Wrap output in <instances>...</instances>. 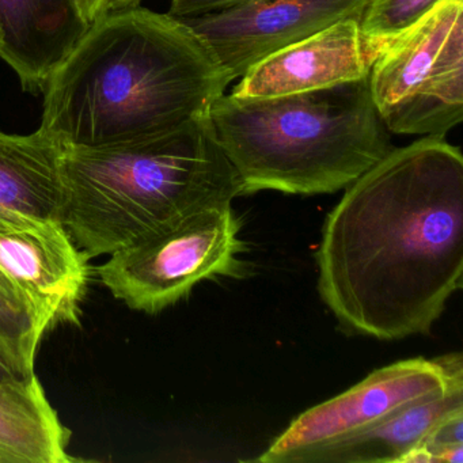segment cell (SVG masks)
<instances>
[{"instance_id":"obj_19","label":"cell","mask_w":463,"mask_h":463,"mask_svg":"<svg viewBox=\"0 0 463 463\" xmlns=\"http://www.w3.org/2000/svg\"><path fill=\"white\" fill-rule=\"evenodd\" d=\"M77 4L80 15L89 26L104 14L105 0H77Z\"/></svg>"},{"instance_id":"obj_9","label":"cell","mask_w":463,"mask_h":463,"mask_svg":"<svg viewBox=\"0 0 463 463\" xmlns=\"http://www.w3.org/2000/svg\"><path fill=\"white\" fill-rule=\"evenodd\" d=\"M368 2L249 0L180 21L207 43L234 80H240L254 64L294 43L345 18L360 20Z\"/></svg>"},{"instance_id":"obj_18","label":"cell","mask_w":463,"mask_h":463,"mask_svg":"<svg viewBox=\"0 0 463 463\" xmlns=\"http://www.w3.org/2000/svg\"><path fill=\"white\" fill-rule=\"evenodd\" d=\"M249 0H170V9L167 14L172 17L191 18L197 15L210 14L235 5L245 4Z\"/></svg>"},{"instance_id":"obj_21","label":"cell","mask_w":463,"mask_h":463,"mask_svg":"<svg viewBox=\"0 0 463 463\" xmlns=\"http://www.w3.org/2000/svg\"><path fill=\"white\" fill-rule=\"evenodd\" d=\"M0 42H2V36H0Z\"/></svg>"},{"instance_id":"obj_6","label":"cell","mask_w":463,"mask_h":463,"mask_svg":"<svg viewBox=\"0 0 463 463\" xmlns=\"http://www.w3.org/2000/svg\"><path fill=\"white\" fill-rule=\"evenodd\" d=\"M390 134L446 137L463 118V0H440L395 37L368 77Z\"/></svg>"},{"instance_id":"obj_7","label":"cell","mask_w":463,"mask_h":463,"mask_svg":"<svg viewBox=\"0 0 463 463\" xmlns=\"http://www.w3.org/2000/svg\"><path fill=\"white\" fill-rule=\"evenodd\" d=\"M459 379H463L459 354L413 357L384 365L340 395L303 411L256 460L302 463L307 455L352 438Z\"/></svg>"},{"instance_id":"obj_16","label":"cell","mask_w":463,"mask_h":463,"mask_svg":"<svg viewBox=\"0 0 463 463\" xmlns=\"http://www.w3.org/2000/svg\"><path fill=\"white\" fill-rule=\"evenodd\" d=\"M43 335L33 317L0 291V338L36 360L37 346Z\"/></svg>"},{"instance_id":"obj_11","label":"cell","mask_w":463,"mask_h":463,"mask_svg":"<svg viewBox=\"0 0 463 463\" xmlns=\"http://www.w3.org/2000/svg\"><path fill=\"white\" fill-rule=\"evenodd\" d=\"M88 29L77 0H0V58L31 93L44 90Z\"/></svg>"},{"instance_id":"obj_3","label":"cell","mask_w":463,"mask_h":463,"mask_svg":"<svg viewBox=\"0 0 463 463\" xmlns=\"http://www.w3.org/2000/svg\"><path fill=\"white\" fill-rule=\"evenodd\" d=\"M61 175V223L91 259L241 196L211 113L140 139L64 147Z\"/></svg>"},{"instance_id":"obj_13","label":"cell","mask_w":463,"mask_h":463,"mask_svg":"<svg viewBox=\"0 0 463 463\" xmlns=\"http://www.w3.org/2000/svg\"><path fill=\"white\" fill-rule=\"evenodd\" d=\"M459 409H463V379L352 438L307 455L302 463H401L439 420Z\"/></svg>"},{"instance_id":"obj_8","label":"cell","mask_w":463,"mask_h":463,"mask_svg":"<svg viewBox=\"0 0 463 463\" xmlns=\"http://www.w3.org/2000/svg\"><path fill=\"white\" fill-rule=\"evenodd\" d=\"M90 259L61 221L0 208V291L33 317L43 335L80 324Z\"/></svg>"},{"instance_id":"obj_15","label":"cell","mask_w":463,"mask_h":463,"mask_svg":"<svg viewBox=\"0 0 463 463\" xmlns=\"http://www.w3.org/2000/svg\"><path fill=\"white\" fill-rule=\"evenodd\" d=\"M439 4L440 0H370L360 17V26L368 36L390 43Z\"/></svg>"},{"instance_id":"obj_12","label":"cell","mask_w":463,"mask_h":463,"mask_svg":"<svg viewBox=\"0 0 463 463\" xmlns=\"http://www.w3.org/2000/svg\"><path fill=\"white\" fill-rule=\"evenodd\" d=\"M63 151L43 128L29 135L0 131V208L61 221Z\"/></svg>"},{"instance_id":"obj_2","label":"cell","mask_w":463,"mask_h":463,"mask_svg":"<svg viewBox=\"0 0 463 463\" xmlns=\"http://www.w3.org/2000/svg\"><path fill=\"white\" fill-rule=\"evenodd\" d=\"M235 80L170 14L137 6L89 26L44 86L40 128L63 147H101L210 115Z\"/></svg>"},{"instance_id":"obj_5","label":"cell","mask_w":463,"mask_h":463,"mask_svg":"<svg viewBox=\"0 0 463 463\" xmlns=\"http://www.w3.org/2000/svg\"><path fill=\"white\" fill-rule=\"evenodd\" d=\"M241 226L232 205L205 208L118 249L97 273L116 299L156 316L202 281L245 278Z\"/></svg>"},{"instance_id":"obj_1","label":"cell","mask_w":463,"mask_h":463,"mask_svg":"<svg viewBox=\"0 0 463 463\" xmlns=\"http://www.w3.org/2000/svg\"><path fill=\"white\" fill-rule=\"evenodd\" d=\"M325 221L318 291L341 329L392 341L428 335L462 288L463 156L446 137L395 148Z\"/></svg>"},{"instance_id":"obj_14","label":"cell","mask_w":463,"mask_h":463,"mask_svg":"<svg viewBox=\"0 0 463 463\" xmlns=\"http://www.w3.org/2000/svg\"><path fill=\"white\" fill-rule=\"evenodd\" d=\"M70 438L36 373L0 382V463L72 462Z\"/></svg>"},{"instance_id":"obj_10","label":"cell","mask_w":463,"mask_h":463,"mask_svg":"<svg viewBox=\"0 0 463 463\" xmlns=\"http://www.w3.org/2000/svg\"><path fill=\"white\" fill-rule=\"evenodd\" d=\"M390 43L365 34L357 18H345L262 59L240 78L232 94L269 99L359 82L370 77Z\"/></svg>"},{"instance_id":"obj_17","label":"cell","mask_w":463,"mask_h":463,"mask_svg":"<svg viewBox=\"0 0 463 463\" xmlns=\"http://www.w3.org/2000/svg\"><path fill=\"white\" fill-rule=\"evenodd\" d=\"M34 373V359L0 338V382L23 381Z\"/></svg>"},{"instance_id":"obj_20","label":"cell","mask_w":463,"mask_h":463,"mask_svg":"<svg viewBox=\"0 0 463 463\" xmlns=\"http://www.w3.org/2000/svg\"><path fill=\"white\" fill-rule=\"evenodd\" d=\"M140 2H142V0H105L104 14L139 6Z\"/></svg>"},{"instance_id":"obj_4","label":"cell","mask_w":463,"mask_h":463,"mask_svg":"<svg viewBox=\"0 0 463 463\" xmlns=\"http://www.w3.org/2000/svg\"><path fill=\"white\" fill-rule=\"evenodd\" d=\"M241 196L333 194L392 150L367 80L269 99L223 94L211 109Z\"/></svg>"}]
</instances>
